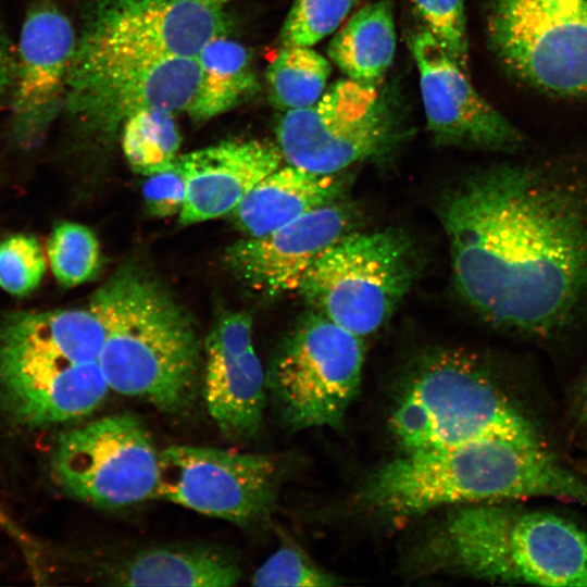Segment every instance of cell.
I'll list each match as a JSON object with an SVG mask.
<instances>
[{"mask_svg": "<svg viewBox=\"0 0 587 587\" xmlns=\"http://www.w3.org/2000/svg\"><path fill=\"white\" fill-rule=\"evenodd\" d=\"M404 451L483 439L542 441L536 424L471 355L437 350L410 371L389 416Z\"/></svg>", "mask_w": 587, "mask_h": 587, "instance_id": "277c9868", "label": "cell"}, {"mask_svg": "<svg viewBox=\"0 0 587 587\" xmlns=\"http://www.w3.org/2000/svg\"><path fill=\"white\" fill-rule=\"evenodd\" d=\"M254 586L330 587L341 584L336 575L320 567L300 549L284 546L252 575Z\"/></svg>", "mask_w": 587, "mask_h": 587, "instance_id": "83f0119b", "label": "cell"}, {"mask_svg": "<svg viewBox=\"0 0 587 587\" xmlns=\"http://www.w3.org/2000/svg\"><path fill=\"white\" fill-rule=\"evenodd\" d=\"M196 58H172L70 68L64 104L104 132L147 109L188 111L199 85Z\"/></svg>", "mask_w": 587, "mask_h": 587, "instance_id": "4fadbf2b", "label": "cell"}, {"mask_svg": "<svg viewBox=\"0 0 587 587\" xmlns=\"http://www.w3.org/2000/svg\"><path fill=\"white\" fill-rule=\"evenodd\" d=\"M400 135L396 102L387 91L349 78L332 85L314 104L284 111L276 124L283 159L317 174L379 158Z\"/></svg>", "mask_w": 587, "mask_h": 587, "instance_id": "9c48e42d", "label": "cell"}, {"mask_svg": "<svg viewBox=\"0 0 587 587\" xmlns=\"http://www.w3.org/2000/svg\"><path fill=\"white\" fill-rule=\"evenodd\" d=\"M363 337L310 312L276 353L267 395L289 428L339 427L362 380Z\"/></svg>", "mask_w": 587, "mask_h": 587, "instance_id": "ba28073f", "label": "cell"}, {"mask_svg": "<svg viewBox=\"0 0 587 587\" xmlns=\"http://www.w3.org/2000/svg\"><path fill=\"white\" fill-rule=\"evenodd\" d=\"M355 213L340 200L316 209L261 237H246L225 254L230 272L265 297L298 291L314 261L351 233Z\"/></svg>", "mask_w": 587, "mask_h": 587, "instance_id": "2e32d148", "label": "cell"}, {"mask_svg": "<svg viewBox=\"0 0 587 587\" xmlns=\"http://www.w3.org/2000/svg\"><path fill=\"white\" fill-rule=\"evenodd\" d=\"M579 411L585 421H587V380L583 386L579 400Z\"/></svg>", "mask_w": 587, "mask_h": 587, "instance_id": "d6a6232c", "label": "cell"}, {"mask_svg": "<svg viewBox=\"0 0 587 587\" xmlns=\"http://www.w3.org/2000/svg\"><path fill=\"white\" fill-rule=\"evenodd\" d=\"M440 220L455 288L486 322L547 335L587 300V178L492 166L445 196Z\"/></svg>", "mask_w": 587, "mask_h": 587, "instance_id": "6da1fadb", "label": "cell"}, {"mask_svg": "<svg viewBox=\"0 0 587 587\" xmlns=\"http://www.w3.org/2000/svg\"><path fill=\"white\" fill-rule=\"evenodd\" d=\"M344 182L292 165L261 179L230 212L246 237L267 235L322 207L340 200Z\"/></svg>", "mask_w": 587, "mask_h": 587, "instance_id": "d6986e66", "label": "cell"}, {"mask_svg": "<svg viewBox=\"0 0 587 587\" xmlns=\"http://www.w3.org/2000/svg\"><path fill=\"white\" fill-rule=\"evenodd\" d=\"M105 339L99 364L110 389L167 414L196 399L199 344L189 317L149 274L118 271L91 297Z\"/></svg>", "mask_w": 587, "mask_h": 587, "instance_id": "3957f363", "label": "cell"}, {"mask_svg": "<svg viewBox=\"0 0 587 587\" xmlns=\"http://www.w3.org/2000/svg\"><path fill=\"white\" fill-rule=\"evenodd\" d=\"M0 529L7 533L21 547L27 546L32 538L23 528L13 520L7 510L0 504Z\"/></svg>", "mask_w": 587, "mask_h": 587, "instance_id": "1f68e13d", "label": "cell"}, {"mask_svg": "<svg viewBox=\"0 0 587 587\" xmlns=\"http://www.w3.org/2000/svg\"><path fill=\"white\" fill-rule=\"evenodd\" d=\"M146 177L142 193L149 212L159 217L179 214L185 201L186 183L177 163Z\"/></svg>", "mask_w": 587, "mask_h": 587, "instance_id": "f546056e", "label": "cell"}, {"mask_svg": "<svg viewBox=\"0 0 587 587\" xmlns=\"http://www.w3.org/2000/svg\"><path fill=\"white\" fill-rule=\"evenodd\" d=\"M533 484L526 447L516 439L490 438L404 451L370 475L359 500L397 522L437 508L521 499Z\"/></svg>", "mask_w": 587, "mask_h": 587, "instance_id": "5b68a950", "label": "cell"}, {"mask_svg": "<svg viewBox=\"0 0 587 587\" xmlns=\"http://www.w3.org/2000/svg\"><path fill=\"white\" fill-rule=\"evenodd\" d=\"M449 509L417 551L423 570L494 583L587 586V533L574 522L505 501Z\"/></svg>", "mask_w": 587, "mask_h": 587, "instance_id": "7a4b0ae2", "label": "cell"}, {"mask_svg": "<svg viewBox=\"0 0 587 587\" xmlns=\"http://www.w3.org/2000/svg\"><path fill=\"white\" fill-rule=\"evenodd\" d=\"M228 28L203 0H92L70 68L195 58Z\"/></svg>", "mask_w": 587, "mask_h": 587, "instance_id": "30bf717a", "label": "cell"}, {"mask_svg": "<svg viewBox=\"0 0 587 587\" xmlns=\"http://www.w3.org/2000/svg\"><path fill=\"white\" fill-rule=\"evenodd\" d=\"M195 58L200 78L187 111L192 120L204 122L215 117L255 93L258 79L242 45L221 36L209 41Z\"/></svg>", "mask_w": 587, "mask_h": 587, "instance_id": "7402d4cb", "label": "cell"}, {"mask_svg": "<svg viewBox=\"0 0 587 587\" xmlns=\"http://www.w3.org/2000/svg\"><path fill=\"white\" fill-rule=\"evenodd\" d=\"M159 453L141 420L125 412L63 433L51 467L72 497L97 508L122 509L155 499Z\"/></svg>", "mask_w": 587, "mask_h": 587, "instance_id": "8fae6325", "label": "cell"}, {"mask_svg": "<svg viewBox=\"0 0 587 587\" xmlns=\"http://www.w3.org/2000/svg\"><path fill=\"white\" fill-rule=\"evenodd\" d=\"M175 113L147 109L132 115L122 127V147L128 164L143 176L174 165L180 147Z\"/></svg>", "mask_w": 587, "mask_h": 587, "instance_id": "cb8c5ba5", "label": "cell"}, {"mask_svg": "<svg viewBox=\"0 0 587 587\" xmlns=\"http://www.w3.org/2000/svg\"><path fill=\"white\" fill-rule=\"evenodd\" d=\"M46 273V259L38 240L26 234L0 242V287L14 296L34 291Z\"/></svg>", "mask_w": 587, "mask_h": 587, "instance_id": "4316f807", "label": "cell"}, {"mask_svg": "<svg viewBox=\"0 0 587 587\" xmlns=\"http://www.w3.org/2000/svg\"><path fill=\"white\" fill-rule=\"evenodd\" d=\"M47 251L53 275L67 287L90 280L100 267L98 239L92 230L78 223L57 224L50 234Z\"/></svg>", "mask_w": 587, "mask_h": 587, "instance_id": "d4e9b609", "label": "cell"}, {"mask_svg": "<svg viewBox=\"0 0 587 587\" xmlns=\"http://www.w3.org/2000/svg\"><path fill=\"white\" fill-rule=\"evenodd\" d=\"M111 585L228 587L241 578L236 559L204 545L150 547L120 559L105 571Z\"/></svg>", "mask_w": 587, "mask_h": 587, "instance_id": "ffe728a7", "label": "cell"}, {"mask_svg": "<svg viewBox=\"0 0 587 587\" xmlns=\"http://www.w3.org/2000/svg\"><path fill=\"white\" fill-rule=\"evenodd\" d=\"M415 61L427 129L440 146L510 151L524 142L523 134L495 109L463 68L424 27L407 36Z\"/></svg>", "mask_w": 587, "mask_h": 587, "instance_id": "5bb4252c", "label": "cell"}, {"mask_svg": "<svg viewBox=\"0 0 587 587\" xmlns=\"http://www.w3.org/2000/svg\"><path fill=\"white\" fill-rule=\"evenodd\" d=\"M397 46L391 0H377L353 14L335 34L329 59L359 84L378 87L392 64Z\"/></svg>", "mask_w": 587, "mask_h": 587, "instance_id": "44dd1931", "label": "cell"}, {"mask_svg": "<svg viewBox=\"0 0 587 587\" xmlns=\"http://www.w3.org/2000/svg\"><path fill=\"white\" fill-rule=\"evenodd\" d=\"M279 478L266 454L177 445L159 453L155 498L248 526L273 509Z\"/></svg>", "mask_w": 587, "mask_h": 587, "instance_id": "7c38bea8", "label": "cell"}, {"mask_svg": "<svg viewBox=\"0 0 587 587\" xmlns=\"http://www.w3.org/2000/svg\"><path fill=\"white\" fill-rule=\"evenodd\" d=\"M204 398L225 436L253 437L263 423L266 373L252 345V321L245 312L220 319L205 341Z\"/></svg>", "mask_w": 587, "mask_h": 587, "instance_id": "e0dca14e", "label": "cell"}, {"mask_svg": "<svg viewBox=\"0 0 587 587\" xmlns=\"http://www.w3.org/2000/svg\"><path fill=\"white\" fill-rule=\"evenodd\" d=\"M210 4L221 7L223 3L228 2L230 0H203Z\"/></svg>", "mask_w": 587, "mask_h": 587, "instance_id": "836d02e7", "label": "cell"}, {"mask_svg": "<svg viewBox=\"0 0 587 587\" xmlns=\"http://www.w3.org/2000/svg\"><path fill=\"white\" fill-rule=\"evenodd\" d=\"M15 57L0 26V101L11 90L13 83Z\"/></svg>", "mask_w": 587, "mask_h": 587, "instance_id": "4dcf8cb0", "label": "cell"}, {"mask_svg": "<svg viewBox=\"0 0 587 587\" xmlns=\"http://www.w3.org/2000/svg\"><path fill=\"white\" fill-rule=\"evenodd\" d=\"M358 0H294L282 28L284 46L311 47L342 24Z\"/></svg>", "mask_w": 587, "mask_h": 587, "instance_id": "484cf974", "label": "cell"}, {"mask_svg": "<svg viewBox=\"0 0 587 587\" xmlns=\"http://www.w3.org/2000/svg\"><path fill=\"white\" fill-rule=\"evenodd\" d=\"M488 46L525 86L587 99V0H485Z\"/></svg>", "mask_w": 587, "mask_h": 587, "instance_id": "52a82bcc", "label": "cell"}, {"mask_svg": "<svg viewBox=\"0 0 587 587\" xmlns=\"http://www.w3.org/2000/svg\"><path fill=\"white\" fill-rule=\"evenodd\" d=\"M424 26L467 71L469 39L464 0H412Z\"/></svg>", "mask_w": 587, "mask_h": 587, "instance_id": "f1b7e54d", "label": "cell"}, {"mask_svg": "<svg viewBox=\"0 0 587 587\" xmlns=\"http://www.w3.org/2000/svg\"><path fill=\"white\" fill-rule=\"evenodd\" d=\"M415 265L412 242L401 230L349 233L314 261L298 291L314 311L364 337L391 317Z\"/></svg>", "mask_w": 587, "mask_h": 587, "instance_id": "8992f818", "label": "cell"}, {"mask_svg": "<svg viewBox=\"0 0 587 587\" xmlns=\"http://www.w3.org/2000/svg\"><path fill=\"white\" fill-rule=\"evenodd\" d=\"M329 62L311 47L284 46L266 72L268 96L278 110L314 104L325 92Z\"/></svg>", "mask_w": 587, "mask_h": 587, "instance_id": "603a6c76", "label": "cell"}, {"mask_svg": "<svg viewBox=\"0 0 587 587\" xmlns=\"http://www.w3.org/2000/svg\"><path fill=\"white\" fill-rule=\"evenodd\" d=\"M268 140H227L187 154L176 163L186 183L179 222L190 225L230 213L264 177L282 166Z\"/></svg>", "mask_w": 587, "mask_h": 587, "instance_id": "ac0fdd59", "label": "cell"}, {"mask_svg": "<svg viewBox=\"0 0 587 587\" xmlns=\"http://www.w3.org/2000/svg\"><path fill=\"white\" fill-rule=\"evenodd\" d=\"M76 40L70 20L52 4L40 2L27 12L11 88L13 134L23 147L40 141L64 101Z\"/></svg>", "mask_w": 587, "mask_h": 587, "instance_id": "9a60e30c", "label": "cell"}]
</instances>
